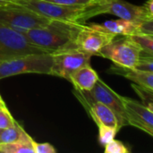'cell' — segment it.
<instances>
[{
    "mask_svg": "<svg viewBox=\"0 0 153 153\" xmlns=\"http://www.w3.org/2000/svg\"><path fill=\"white\" fill-rule=\"evenodd\" d=\"M83 24L50 20L43 27L29 30L24 36L30 43L50 54L71 50L77 48L75 39Z\"/></svg>",
    "mask_w": 153,
    "mask_h": 153,
    "instance_id": "cell-1",
    "label": "cell"
},
{
    "mask_svg": "<svg viewBox=\"0 0 153 153\" xmlns=\"http://www.w3.org/2000/svg\"><path fill=\"white\" fill-rule=\"evenodd\" d=\"M13 2L50 20L85 23L90 18L106 13L108 0L100 4L83 7L64 5L47 0H14Z\"/></svg>",
    "mask_w": 153,
    "mask_h": 153,
    "instance_id": "cell-2",
    "label": "cell"
},
{
    "mask_svg": "<svg viewBox=\"0 0 153 153\" xmlns=\"http://www.w3.org/2000/svg\"><path fill=\"white\" fill-rule=\"evenodd\" d=\"M49 21L16 2L0 0V26L24 34L29 30L45 26Z\"/></svg>",
    "mask_w": 153,
    "mask_h": 153,
    "instance_id": "cell-3",
    "label": "cell"
},
{
    "mask_svg": "<svg viewBox=\"0 0 153 153\" xmlns=\"http://www.w3.org/2000/svg\"><path fill=\"white\" fill-rule=\"evenodd\" d=\"M52 64L53 57L50 53L18 56L0 63V80L22 74L50 75Z\"/></svg>",
    "mask_w": 153,
    "mask_h": 153,
    "instance_id": "cell-4",
    "label": "cell"
},
{
    "mask_svg": "<svg viewBox=\"0 0 153 153\" xmlns=\"http://www.w3.org/2000/svg\"><path fill=\"white\" fill-rule=\"evenodd\" d=\"M74 94L79 100H92L101 102L106 105L115 113L120 129L124 126H129L124 106L123 96H120L116 91H114L100 79L98 80V82L91 91H80L74 90Z\"/></svg>",
    "mask_w": 153,
    "mask_h": 153,
    "instance_id": "cell-5",
    "label": "cell"
},
{
    "mask_svg": "<svg viewBox=\"0 0 153 153\" xmlns=\"http://www.w3.org/2000/svg\"><path fill=\"white\" fill-rule=\"evenodd\" d=\"M142 55L139 46L130 36H116L115 39L103 47L99 56L111 60L115 65L134 69Z\"/></svg>",
    "mask_w": 153,
    "mask_h": 153,
    "instance_id": "cell-6",
    "label": "cell"
},
{
    "mask_svg": "<svg viewBox=\"0 0 153 153\" xmlns=\"http://www.w3.org/2000/svg\"><path fill=\"white\" fill-rule=\"evenodd\" d=\"M36 53H48L28 41L24 34L0 26V63L13 57Z\"/></svg>",
    "mask_w": 153,
    "mask_h": 153,
    "instance_id": "cell-7",
    "label": "cell"
},
{
    "mask_svg": "<svg viewBox=\"0 0 153 153\" xmlns=\"http://www.w3.org/2000/svg\"><path fill=\"white\" fill-rule=\"evenodd\" d=\"M53 64L50 75L69 81L73 73L79 68L91 65V56L80 49H71L52 53Z\"/></svg>",
    "mask_w": 153,
    "mask_h": 153,
    "instance_id": "cell-8",
    "label": "cell"
},
{
    "mask_svg": "<svg viewBox=\"0 0 153 153\" xmlns=\"http://www.w3.org/2000/svg\"><path fill=\"white\" fill-rule=\"evenodd\" d=\"M115 37L114 34L98 30L85 22L77 34L75 44L78 49L91 56H99L100 49L112 41Z\"/></svg>",
    "mask_w": 153,
    "mask_h": 153,
    "instance_id": "cell-9",
    "label": "cell"
},
{
    "mask_svg": "<svg viewBox=\"0 0 153 153\" xmlns=\"http://www.w3.org/2000/svg\"><path fill=\"white\" fill-rule=\"evenodd\" d=\"M124 106L129 126H134L149 135H153V111L143 103L123 97Z\"/></svg>",
    "mask_w": 153,
    "mask_h": 153,
    "instance_id": "cell-10",
    "label": "cell"
},
{
    "mask_svg": "<svg viewBox=\"0 0 153 153\" xmlns=\"http://www.w3.org/2000/svg\"><path fill=\"white\" fill-rule=\"evenodd\" d=\"M105 13L116 15L120 19L133 22L153 19L152 13L143 5H135L125 0H108Z\"/></svg>",
    "mask_w": 153,
    "mask_h": 153,
    "instance_id": "cell-11",
    "label": "cell"
},
{
    "mask_svg": "<svg viewBox=\"0 0 153 153\" xmlns=\"http://www.w3.org/2000/svg\"><path fill=\"white\" fill-rule=\"evenodd\" d=\"M79 101L82 103V105L84 107L88 114H90V116L98 126H108L117 129L119 132L120 128L118 126L117 118L115 113L109 108H108L103 103L98 101L84 100H80Z\"/></svg>",
    "mask_w": 153,
    "mask_h": 153,
    "instance_id": "cell-12",
    "label": "cell"
},
{
    "mask_svg": "<svg viewBox=\"0 0 153 153\" xmlns=\"http://www.w3.org/2000/svg\"><path fill=\"white\" fill-rule=\"evenodd\" d=\"M140 22L124 19L109 20L102 23H91V25L98 30L106 31L116 36H131L140 34Z\"/></svg>",
    "mask_w": 153,
    "mask_h": 153,
    "instance_id": "cell-13",
    "label": "cell"
},
{
    "mask_svg": "<svg viewBox=\"0 0 153 153\" xmlns=\"http://www.w3.org/2000/svg\"><path fill=\"white\" fill-rule=\"evenodd\" d=\"M100 79L97 72L91 67V65L82 66L73 73L69 78L74 90L80 91H89Z\"/></svg>",
    "mask_w": 153,
    "mask_h": 153,
    "instance_id": "cell-14",
    "label": "cell"
},
{
    "mask_svg": "<svg viewBox=\"0 0 153 153\" xmlns=\"http://www.w3.org/2000/svg\"><path fill=\"white\" fill-rule=\"evenodd\" d=\"M116 74L123 75L126 79L137 85L153 90V73L140 71L137 69H129L117 66L115 67Z\"/></svg>",
    "mask_w": 153,
    "mask_h": 153,
    "instance_id": "cell-15",
    "label": "cell"
},
{
    "mask_svg": "<svg viewBox=\"0 0 153 153\" xmlns=\"http://www.w3.org/2000/svg\"><path fill=\"white\" fill-rule=\"evenodd\" d=\"M31 139L32 138L25 132V130L16 120L12 126L5 129H2L0 133V143L26 142L30 141Z\"/></svg>",
    "mask_w": 153,
    "mask_h": 153,
    "instance_id": "cell-16",
    "label": "cell"
},
{
    "mask_svg": "<svg viewBox=\"0 0 153 153\" xmlns=\"http://www.w3.org/2000/svg\"><path fill=\"white\" fill-rule=\"evenodd\" d=\"M33 139L26 142L0 143V153H34Z\"/></svg>",
    "mask_w": 153,
    "mask_h": 153,
    "instance_id": "cell-17",
    "label": "cell"
},
{
    "mask_svg": "<svg viewBox=\"0 0 153 153\" xmlns=\"http://www.w3.org/2000/svg\"><path fill=\"white\" fill-rule=\"evenodd\" d=\"M130 38L139 46L142 55L153 56V36L148 34H134Z\"/></svg>",
    "mask_w": 153,
    "mask_h": 153,
    "instance_id": "cell-18",
    "label": "cell"
},
{
    "mask_svg": "<svg viewBox=\"0 0 153 153\" xmlns=\"http://www.w3.org/2000/svg\"><path fill=\"white\" fill-rule=\"evenodd\" d=\"M131 86L142 100V103L153 111V90L147 89L135 83H132Z\"/></svg>",
    "mask_w": 153,
    "mask_h": 153,
    "instance_id": "cell-19",
    "label": "cell"
},
{
    "mask_svg": "<svg viewBox=\"0 0 153 153\" xmlns=\"http://www.w3.org/2000/svg\"><path fill=\"white\" fill-rule=\"evenodd\" d=\"M98 127H99V142L102 146H105L109 142L114 140L118 133L117 129L111 126H99Z\"/></svg>",
    "mask_w": 153,
    "mask_h": 153,
    "instance_id": "cell-20",
    "label": "cell"
},
{
    "mask_svg": "<svg viewBox=\"0 0 153 153\" xmlns=\"http://www.w3.org/2000/svg\"><path fill=\"white\" fill-rule=\"evenodd\" d=\"M47 1L53 2L59 4H64V5L83 7V6H92V5L100 4L108 0H47Z\"/></svg>",
    "mask_w": 153,
    "mask_h": 153,
    "instance_id": "cell-21",
    "label": "cell"
},
{
    "mask_svg": "<svg viewBox=\"0 0 153 153\" xmlns=\"http://www.w3.org/2000/svg\"><path fill=\"white\" fill-rule=\"evenodd\" d=\"M134 69L153 73V56L147 55H141Z\"/></svg>",
    "mask_w": 153,
    "mask_h": 153,
    "instance_id": "cell-22",
    "label": "cell"
},
{
    "mask_svg": "<svg viewBox=\"0 0 153 153\" xmlns=\"http://www.w3.org/2000/svg\"><path fill=\"white\" fill-rule=\"evenodd\" d=\"M15 122L6 106H0V129H5L12 126Z\"/></svg>",
    "mask_w": 153,
    "mask_h": 153,
    "instance_id": "cell-23",
    "label": "cell"
},
{
    "mask_svg": "<svg viewBox=\"0 0 153 153\" xmlns=\"http://www.w3.org/2000/svg\"><path fill=\"white\" fill-rule=\"evenodd\" d=\"M105 152L106 153H129V149L120 141L112 140L105 146Z\"/></svg>",
    "mask_w": 153,
    "mask_h": 153,
    "instance_id": "cell-24",
    "label": "cell"
},
{
    "mask_svg": "<svg viewBox=\"0 0 153 153\" xmlns=\"http://www.w3.org/2000/svg\"><path fill=\"white\" fill-rule=\"evenodd\" d=\"M33 152L34 153H56L55 147L48 143H36L33 142Z\"/></svg>",
    "mask_w": 153,
    "mask_h": 153,
    "instance_id": "cell-25",
    "label": "cell"
},
{
    "mask_svg": "<svg viewBox=\"0 0 153 153\" xmlns=\"http://www.w3.org/2000/svg\"><path fill=\"white\" fill-rule=\"evenodd\" d=\"M140 31V34H148L153 36V19L141 21Z\"/></svg>",
    "mask_w": 153,
    "mask_h": 153,
    "instance_id": "cell-26",
    "label": "cell"
},
{
    "mask_svg": "<svg viewBox=\"0 0 153 153\" xmlns=\"http://www.w3.org/2000/svg\"><path fill=\"white\" fill-rule=\"evenodd\" d=\"M151 13L153 14V0H147L143 4Z\"/></svg>",
    "mask_w": 153,
    "mask_h": 153,
    "instance_id": "cell-27",
    "label": "cell"
},
{
    "mask_svg": "<svg viewBox=\"0 0 153 153\" xmlns=\"http://www.w3.org/2000/svg\"><path fill=\"white\" fill-rule=\"evenodd\" d=\"M4 105H5L4 101H3V102H0V106H4Z\"/></svg>",
    "mask_w": 153,
    "mask_h": 153,
    "instance_id": "cell-28",
    "label": "cell"
},
{
    "mask_svg": "<svg viewBox=\"0 0 153 153\" xmlns=\"http://www.w3.org/2000/svg\"><path fill=\"white\" fill-rule=\"evenodd\" d=\"M4 100H3V99H2V97H1V95H0V102H3Z\"/></svg>",
    "mask_w": 153,
    "mask_h": 153,
    "instance_id": "cell-29",
    "label": "cell"
},
{
    "mask_svg": "<svg viewBox=\"0 0 153 153\" xmlns=\"http://www.w3.org/2000/svg\"><path fill=\"white\" fill-rule=\"evenodd\" d=\"M4 1H14V0H4Z\"/></svg>",
    "mask_w": 153,
    "mask_h": 153,
    "instance_id": "cell-30",
    "label": "cell"
},
{
    "mask_svg": "<svg viewBox=\"0 0 153 153\" xmlns=\"http://www.w3.org/2000/svg\"><path fill=\"white\" fill-rule=\"evenodd\" d=\"M1 131H2V129H0V133H1Z\"/></svg>",
    "mask_w": 153,
    "mask_h": 153,
    "instance_id": "cell-31",
    "label": "cell"
}]
</instances>
